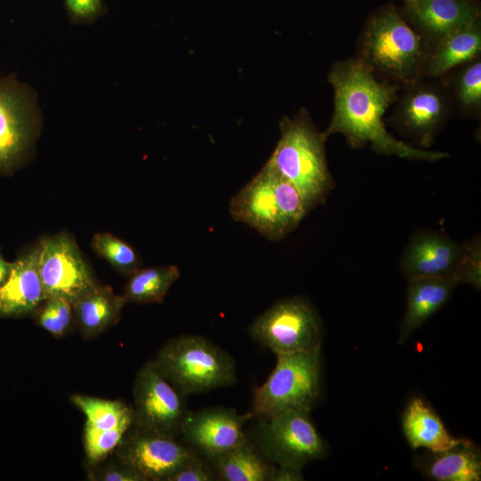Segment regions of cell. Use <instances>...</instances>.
I'll use <instances>...</instances> for the list:
<instances>
[{
	"instance_id": "obj_22",
	"label": "cell",
	"mask_w": 481,
	"mask_h": 481,
	"mask_svg": "<svg viewBox=\"0 0 481 481\" xmlns=\"http://www.w3.org/2000/svg\"><path fill=\"white\" fill-rule=\"evenodd\" d=\"M127 301L109 286L97 285L72 304V310L81 333L88 338L97 336L114 325Z\"/></svg>"
},
{
	"instance_id": "obj_35",
	"label": "cell",
	"mask_w": 481,
	"mask_h": 481,
	"mask_svg": "<svg viewBox=\"0 0 481 481\" xmlns=\"http://www.w3.org/2000/svg\"><path fill=\"white\" fill-rule=\"evenodd\" d=\"M12 269V263L6 261L0 254V286L7 280Z\"/></svg>"
},
{
	"instance_id": "obj_14",
	"label": "cell",
	"mask_w": 481,
	"mask_h": 481,
	"mask_svg": "<svg viewBox=\"0 0 481 481\" xmlns=\"http://www.w3.org/2000/svg\"><path fill=\"white\" fill-rule=\"evenodd\" d=\"M468 249L469 241L458 243L438 232H421L405 249L401 268L407 280L451 278L461 283Z\"/></svg>"
},
{
	"instance_id": "obj_20",
	"label": "cell",
	"mask_w": 481,
	"mask_h": 481,
	"mask_svg": "<svg viewBox=\"0 0 481 481\" xmlns=\"http://www.w3.org/2000/svg\"><path fill=\"white\" fill-rule=\"evenodd\" d=\"M424 475L437 481H479L481 455L477 447L462 438L452 447L431 452L420 461Z\"/></svg>"
},
{
	"instance_id": "obj_34",
	"label": "cell",
	"mask_w": 481,
	"mask_h": 481,
	"mask_svg": "<svg viewBox=\"0 0 481 481\" xmlns=\"http://www.w3.org/2000/svg\"><path fill=\"white\" fill-rule=\"evenodd\" d=\"M304 477L301 473V469L287 468V467H274L271 481H302Z\"/></svg>"
},
{
	"instance_id": "obj_18",
	"label": "cell",
	"mask_w": 481,
	"mask_h": 481,
	"mask_svg": "<svg viewBox=\"0 0 481 481\" xmlns=\"http://www.w3.org/2000/svg\"><path fill=\"white\" fill-rule=\"evenodd\" d=\"M451 278L423 277L408 280L407 306L400 327L399 342L410 335L449 300L455 286Z\"/></svg>"
},
{
	"instance_id": "obj_31",
	"label": "cell",
	"mask_w": 481,
	"mask_h": 481,
	"mask_svg": "<svg viewBox=\"0 0 481 481\" xmlns=\"http://www.w3.org/2000/svg\"><path fill=\"white\" fill-rule=\"evenodd\" d=\"M217 476L213 466L208 465L195 453L175 470L167 481H212Z\"/></svg>"
},
{
	"instance_id": "obj_13",
	"label": "cell",
	"mask_w": 481,
	"mask_h": 481,
	"mask_svg": "<svg viewBox=\"0 0 481 481\" xmlns=\"http://www.w3.org/2000/svg\"><path fill=\"white\" fill-rule=\"evenodd\" d=\"M253 413L239 414L235 409L211 407L188 411L181 427V435L190 444L208 459L221 455L248 438L244 433L245 423Z\"/></svg>"
},
{
	"instance_id": "obj_28",
	"label": "cell",
	"mask_w": 481,
	"mask_h": 481,
	"mask_svg": "<svg viewBox=\"0 0 481 481\" xmlns=\"http://www.w3.org/2000/svg\"><path fill=\"white\" fill-rule=\"evenodd\" d=\"M457 98L464 110H478L481 105V62L477 60L461 70L456 84Z\"/></svg>"
},
{
	"instance_id": "obj_19",
	"label": "cell",
	"mask_w": 481,
	"mask_h": 481,
	"mask_svg": "<svg viewBox=\"0 0 481 481\" xmlns=\"http://www.w3.org/2000/svg\"><path fill=\"white\" fill-rule=\"evenodd\" d=\"M404 436L412 449L431 452L447 450L462 438H454L434 409L422 398H412L402 416Z\"/></svg>"
},
{
	"instance_id": "obj_11",
	"label": "cell",
	"mask_w": 481,
	"mask_h": 481,
	"mask_svg": "<svg viewBox=\"0 0 481 481\" xmlns=\"http://www.w3.org/2000/svg\"><path fill=\"white\" fill-rule=\"evenodd\" d=\"M134 423L137 428L175 436L188 412L185 396L153 362L138 371L134 386Z\"/></svg>"
},
{
	"instance_id": "obj_32",
	"label": "cell",
	"mask_w": 481,
	"mask_h": 481,
	"mask_svg": "<svg viewBox=\"0 0 481 481\" xmlns=\"http://www.w3.org/2000/svg\"><path fill=\"white\" fill-rule=\"evenodd\" d=\"M461 283L472 285L480 289L481 286V247L477 238L469 241V249L464 263Z\"/></svg>"
},
{
	"instance_id": "obj_16",
	"label": "cell",
	"mask_w": 481,
	"mask_h": 481,
	"mask_svg": "<svg viewBox=\"0 0 481 481\" xmlns=\"http://www.w3.org/2000/svg\"><path fill=\"white\" fill-rule=\"evenodd\" d=\"M45 301L38 273V247L12 262L11 273L0 286V318L27 315Z\"/></svg>"
},
{
	"instance_id": "obj_8",
	"label": "cell",
	"mask_w": 481,
	"mask_h": 481,
	"mask_svg": "<svg viewBox=\"0 0 481 481\" xmlns=\"http://www.w3.org/2000/svg\"><path fill=\"white\" fill-rule=\"evenodd\" d=\"M310 412L288 411L259 419L255 430L258 449L271 462L297 469L326 455V444Z\"/></svg>"
},
{
	"instance_id": "obj_6",
	"label": "cell",
	"mask_w": 481,
	"mask_h": 481,
	"mask_svg": "<svg viewBox=\"0 0 481 481\" xmlns=\"http://www.w3.org/2000/svg\"><path fill=\"white\" fill-rule=\"evenodd\" d=\"M321 392V347L276 355L267 379L253 390L252 413L266 419L288 411L310 412Z\"/></svg>"
},
{
	"instance_id": "obj_12",
	"label": "cell",
	"mask_w": 481,
	"mask_h": 481,
	"mask_svg": "<svg viewBox=\"0 0 481 481\" xmlns=\"http://www.w3.org/2000/svg\"><path fill=\"white\" fill-rule=\"evenodd\" d=\"M119 444L118 455L121 463L135 471L143 481H167L196 453L175 436L141 428Z\"/></svg>"
},
{
	"instance_id": "obj_4",
	"label": "cell",
	"mask_w": 481,
	"mask_h": 481,
	"mask_svg": "<svg viewBox=\"0 0 481 481\" xmlns=\"http://www.w3.org/2000/svg\"><path fill=\"white\" fill-rule=\"evenodd\" d=\"M427 56L421 36L393 6H387L369 20L361 38L358 59L375 74L409 86L423 74Z\"/></svg>"
},
{
	"instance_id": "obj_3",
	"label": "cell",
	"mask_w": 481,
	"mask_h": 481,
	"mask_svg": "<svg viewBox=\"0 0 481 481\" xmlns=\"http://www.w3.org/2000/svg\"><path fill=\"white\" fill-rule=\"evenodd\" d=\"M229 211L270 240L283 239L308 214L296 187L267 164L232 198Z\"/></svg>"
},
{
	"instance_id": "obj_27",
	"label": "cell",
	"mask_w": 481,
	"mask_h": 481,
	"mask_svg": "<svg viewBox=\"0 0 481 481\" xmlns=\"http://www.w3.org/2000/svg\"><path fill=\"white\" fill-rule=\"evenodd\" d=\"M133 423L132 410L112 428L97 429L86 425L84 441L87 459L92 462H96L105 458L119 445Z\"/></svg>"
},
{
	"instance_id": "obj_23",
	"label": "cell",
	"mask_w": 481,
	"mask_h": 481,
	"mask_svg": "<svg viewBox=\"0 0 481 481\" xmlns=\"http://www.w3.org/2000/svg\"><path fill=\"white\" fill-rule=\"evenodd\" d=\"M217 479L224 481H271L274 466L248 439L237 447L209 460Z\"/></svg>"
},
{
	"instance_id": "obj_9",
	"label": "cell",
	"mask_w": 481,
	"mask_h": 481,
	"mask_svg": "<svg viewBox=\"0 0 481 481\" xmlns=\"http://www.w3.org/2000/svg\"><path fill=\"white\" fill-rule=\"evenodd\" d=\"M249 335L275 355L309 351L321 347V320L304 298L275 302L249 327Z\"/></svg>"
},
{
	"instance_id": "obj_29",
	"label": "cell",
	"mask_w": 481,
	"mask_h": 481,
	"mask_svg": "<svg viewBox=\"0 0 481 481\" xmlns=\"http://www.w3.org/2000/svg\"><path fill=\"white\" fill-rule=\"evenodd\" d=\"M37 314L39 325L54 336H61L72 320V306L61 298H47Z\"/></svg>"
},
{
	"instance_id": "obj_17",
	"label": "cell",
	"mask_w": 481,
	"mask_h": 481,
	"mask_svg": "<svg viewBox=\"0 0 481 481\" xmlns=\"http://www.w3.org/2000/svg\"><path fill=\"white\" fill-rule=\"evenodd\" d=\"M410 12L434 43L479 20V10L470 0H416L410 3Z\"/></svg>"
},
{
	"instance_id": "obj_5",
	"label": "cell",
	"mask_w": 481,
	"mask_h": 481,
	"mask_svg": "<svg viewBox=\"0 0 481 481\" xmlns=\"http://www.w3.org/2000/svg\"><path fill=\"white\" fill-rule=\"evenodd\" d=\"M154 363L184 395L232 386L237 381L233 358L199 335L171 338L160 348Z\"/></svg>"
},
{
	"instance_id": "obj_7",
	"label": "cell",
	"mask_w": 481,
	"mask_h": 481,
	"mask_svg": "<svg viewBox=\"0 0 481 481\" xmlns=\"http://www.w3.org/2000/svg\"><path fill=\"white\" fill-rule=\"evenodd\" d=\"M40 119L33 90L13 74L0 77V174H10L25 162Z\"/></svg>"
},
{
	"instance_id": "obj_24",
	"label": "cell",
	"mask_w": 481,
	"mask_h": 481,
	"mask_svg": "<svg viewBox=\"0 0 481 481\" xmlns=\"http://www.w3.org/2000/svg\"><path fill=\"white\" fill-rule=\"evenodd\" d=\"M180 274L176 265L138 269L130 275L124 297L140 305L161 303Z\"/></svg>"
},
{
	"instance_id": "obj_21",
	"label": "cell",
	"mask_w": 481,
	"mask_h": 481,
	"mask_svg": "<svg viewBox=\"0 0 481 481\" xmlns=\"http://www.w3.org/2000/svg\"><path fill=\"white\" fill-rule=\"evenodd\" d=\"M481 51L479 20L467 28L457 30L436 43L428 53L423 74L438 77L459 65L475 61Z\"/></svg>"
},
{
	"instance_id": "obj_1",
	"label": "cell",
	"mask_w": 481,
	"mask_h": 481,
	"mask_svg": "<svg viewBox=\"0 0 481 481\" xmlns=\"http://www.w3.org/2000/svg\"><path fill=\"white\" fill-rule=\"evenodd\" d=\"M328 80L334 91V111L323 132L327 138L340 134L354 149L370 144L379 154L409 159L436 161L448 157L445 152L413 148L387 132L383 116L397 98L398 85L379 80L358 58L334 63Z\"/></svg>"
},
{
	"instance_id": "obj_15",
	"label": "cell",
	"mask_w": 481,
	"mask_h": 481,
	"mask_svg": "<svg viewBox=\"0 0 481 481\" xmlns=\"http://www.w3.org/2000/svg\"><path fill=\"white\" fill-rule=\"evenodd\" d=\"M407 86L408 90L398 104L395 118L419 143L429 146L447 117V96L440 87L419 80Z\"/></svg>"
},
{
	"instance_id": "obj_30",
	"label": "cell",
	"mask_w": 481,
	"mask_h": 481,
	"mask_svg": "<svg viewBox=\"0 0 481 481\" xmlns=\"http://www.w3.org/2000/svg\"><path fill=\"white\" fill-rule=\"evenodd\" d=\"M69 19L72 24H91L103 15V0H64Z\"/></svg>"
},
{
	"instance_id": "obj_2",
	"label": "cell",
	"mask_w": 481,
	"mask_h": 481,
	"mask_svg": "<svg viewBox=\"0 0 481 481\" xmlns=\"http://www.w3.org/2000/svg\"><path fill=\"white\" fill-rule=\"evenodd\" d=\"M281 137L266 161L292 183L307 213L323 203L334 187L325 155V135L314 126L306 110L280 122Z\"/></svg>"
},
{
	"instance_id": "obj_36",
	"label": "cell",
	"mask_w": 481,
	"mask_h": 481,
	"mask_svg": "<svg viewBox=\"0 0 481 481\" xmlns=\"http://www.w3.org/2000/svg\"><path fill=\"white\" fill-rule=\"evenodd\" d=\"M414 1H416V0H408L409 3H412Z\"/></svg>"
},
{
	"instance_id": "obj_33",
	"label": "cell",
	"mask_w": 481,
	"mask_h": 481,
	"mask_svg": "<svg viewBox=\"0 0 481 481\" xmlns=\"http://www.w3.org/2000/svg\"><path fill=\"white\" fill-rule=\"evenodd\" d=\"M97 479L103 481H143L135 471L122 463L120 466L104 469Z\"/></svg>"
},
{
	"instance_id": "obj_25",
	"label": "cell",
	"mask_w": 481,
	"mask_h": 481,
	"mask_svg": "<svg viewBox=\"0 0 481 481\" xmlns=\"http://www.w3.org/2000/svg\"><path fill=\"white\" fill-rule=\"evenodd\" d=\"M71 401L85 413L86 425L97 429L116 427L133 410L121 401H110L82 395H72Z\"/></svg>"
},
{
	"instance_id": "obj_26",
	"label": "cell",
	"mask_w": 481,
	"mask_h": 481,
	"mask_svg": "<svg viewBox=\"0 0 481 481\" xmlns=\"http://www.w3.org/2000/svg\"><path fill=\"white\" fill-rule=\"evenodd\" d=\"M92 249L110 263L118 272L131 275L139 269L141 260L129 244L110 232L95 233L92 239Z\"/></svg>"
},
{
	"instance_id": "obj_10",
	"label": "cell",
	"mask_w": 481,
	"mask_h": 481,
	"mask_svg": "<svg viewBox=\"0 0 481 481\" xmlns=\"http://www.w3.org/2000/svg\"><path fill=\"white\" fill-rule=\"evenodd\" d=\"M38 273L45 300L61 298L72 305L97 286L78 246L67 232L41 241Z\"/></svg>"
}]
</instances>
